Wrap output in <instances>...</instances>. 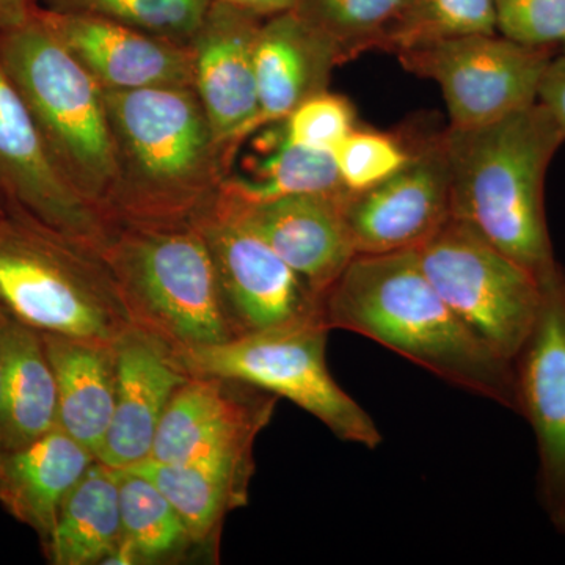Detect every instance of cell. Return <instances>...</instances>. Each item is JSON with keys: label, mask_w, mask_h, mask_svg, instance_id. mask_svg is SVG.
<instances>
[{"label": "cell", "mask_w": 565, "mask_h": 565, "mask_svg": "<svg viewBox=\"0 0 565 565\" xmlns=\"http://www.w3.org/2000/svg\"><path fill=\"white\" fill-rule=\"evenodd\" d=\"M327 329L384 345L446 384L516 412L514 366L449 308L415 250L356 255L321 302Z\"/></svg>", "instance_id": "cell-1"}, {"label": "cell", "mask_w": 565, "mask_h": 565, "mask_svg": "<svg viewBox=\"0 0 565 565\" xmlns=\"http://www.w3.org/2000/svg\"><path fill=\"white\" fill-rule=\"evenodd\" d=\"M117 180L106 217L118 226L196 223L232 173L192 87L104 90Z\"/></svg>", "instance_id": "cell-2"}, {"label": "cell", "mask_w": 565, "mask_h": 565, "mask_svg": "<svg viewBox=\"0 0 565 565\" xmlns=\"http://www.w3.org/2000/svg\"><path fill=\"white\" fill-rule=\"evenodd\" d=\"M451 217L467 222L542 282L557 266L545 214V178L565 132L535 103L492 125L441 132Z\"/></svg>", "instance_id": "cell-3"}, {"label": "cell", "mask_w": 565, "mask_h": 565, "mask_svg": "<svg viewBox=\"0 0 565 565\" xmlns=\"http://www.w3.org/2000/svg\"><path fill=\"white\" fill-rule=\"evenodd\" d=\"M0 310L40 333L104 344L132 326L99 252L13 203L0 214Z\"/></svg>", "instance_id": "cell-4"}, {"label": "cell", "mask_w": 565, "mask_h": 565, "mask_svg": "<svg viewBox=\"0 0 565 565\" xmlns=\"http://www.w3.org/2000/svg\"><path fill=\"white\" fill-rule=\"evenodd\" d=\"M0 61L28 103L58 169L106 217L117 162L102 85L40 10L22 28L0 32Z\"/></svg>", "instance_id": "cell-5"}, {"label": "cell", "mask_w": 565, "mask_h": 565, "mask_svg": "<svg viewBox=\"0 0 565 565\" xmlns=\"http://www.w3.org/2000/svg\"><path fill=\"white\" fill-rule=\"evenodd\" d=\"M99 255L132 326L177 353L233 340L210 247L195 223L118 226Z\"/></svg>", "instance_id": "cell-6"}, {"label": "cell", "mask_w": 565, "mask_h": 565, "mask_svg": "<svg viewBox=\"0 0 565 565\" xmlns=\"http://www.w3.org/2000/svg\"><path fill=\"white\" fill-rule=\"evenodd\" d=\"M329 333L322 316H311L180 352L178 359L191 375L233 379L285 397L315 416L341 441L377 449L384 437L373 416L330 373Z\"/></svg>", "instance_id": "cell-7"}, {"label": "cell", "mask_w": 565, "mask_h": 565, "mask_svg": "<svg viewBox=\"0 0 565 565\" xmlns=\"http://www.w3.org/2000/svg\"><path fill=\"white\" fill-rule=\"evenodd\" d=\"M415 252L426 277L465 326L514 362L541 311L544 282L455 217Z\"/></svg>", "instance_id": "cell-8"}, {"label": "cell", "mask_w": 565, "mask_h": 565, "mask_svg": "<svg viewBox=\"0 0 565 565\" xmlns=\"http://www.w3.org/2000/svg\"><path fill=\"white\" fill-rule=\"evenodd\" d=\"M401 65L444 93L449 128L492 125L533 106L555 51L470 35L397 52Z\"/></svg>", "instance_id": "cell-9"}, {"label": "cell", "mask_w": 565, "mask_h": 565, "mask_svg": "<svg viewBox=\"0 0 565 565\" xmlns=\"http://www.w3.org/2000/svg\"><path fill=\"white\" fill-rule=\"evenodd\" d=\"M195 225L210 247L234 338L321 316L322 297L262 237L214 207Z\"/></svg>", "instance_id": "cell-10"}, {"label": "cell", "mask_w": 565, "mask_h": 565, "mask_svg": "<svg viewBox=\"0 0 565 565\" xmlns=\"http://www.w3.org/2000/svg\"><path fill=\"white\" fill-rule=\"evenodd\" d=\"M0 192L52 228L102 252L114 226L52 159L28 103L0 61Z\"/></svg>", "instance_id": "cell-11"}, {"label": "cell", "mask_w": 565, "mask_h": 565, "mask_svg": "<svg viewBox=\"0 0 565 565\" xmlns=\"http://www.w3.org/2000/svg\"><path fill=\"white\" fill-rule=\"evenodd\" d=\"M343 210L356 255L415 250L426 243L451 217L441 134L418 145L388 180L345 193Z\"/></svg>", "instance_id": "cell-12"}, {"label": "cell", "mask_w": 565, "mask_h": 565, "mask_svg": "<svg viewBox=\"0 0 565 565\" xmlns=\"http://www.w3.org/2000/svg\"><path fill=\"white\" fill-rule=\"evenodd\" d=\"M263 18L222 0H212L206 17L189 41L192 88L230 169L253 136L258 115L256 40Z\"/></svg>", "instance_id": "cell-13"}, {"label": "cell", "mask_w": 565, "mask_h": 565, "mask_svg": "<svg viewBox=\"0 0 565 565\" xmlns=\"http://www.w3.org/2000/svg\"><path fill=\"white\" fill-rule=\"evenodd\" d=\"M516 414L537 445L539 494L550 519L565 505V274L544 282L541 311L514 362Z\"/></svg>", "instance_id": "cell-14"}, {"label": "cell", "mask_w": 565, "mask_h": 565, "mask_svg": "<svg viewBox=\"0 0 565 565\" xmlns=\"http://www.w3.org/2000/svg\"><path fill=\"white\" fill-rule=\"evenodd\" d=\"M277 401L274 394L233 379L191 375L167 405L148 459L172 463L253 456Z\"/></svg>", "instance_id": "cell-15"}, {"label": "cell", "mask_w": 565, "mask_h": 565, "mask_svg": "<svg viewBox=\"0 0 565 565\" xmlns=\"http://www.w3.org/2000/svg\"><path fill=\"white\" fill-rule=\"evenodd\" d=\"M341 193H302L244 203L218 193L214 210L250 230L323 296L355 258Z\"/></svg>", "instance_id": "cell-16"}, {"label": "cell", "mask_w": 565, "mask_h": 565, "mask_svg": "<svg viewBox=\"0 0 565 565\" xmlns=\"http://www.w3.org/2000/svg\"><path fill=\"white\" fill-rule=\"evenodd\" d=\"M114 351V416L96 460L122 470L150 457L163 412L191 374L169 344L136 326L117 338Z\"/></svg>", "instance_id": "cell-17"}, {"label": "cell", "mask_w": 565, "mask_h": 565, "mask_svg": "<svg viewBox=\"0 0 565 565\" xmlns=\"http://www.w3.org/2000/svg\"><path fill=\"white\" fill-rule=\"evenodd\" d=\"M41 18L104 90L192 87L189 44L87 14L40 9Z\"/></svg>", "instance_id": "cell-18"}, {"label": "cell", "mask_w": 565, "mask_h": 565, "mask_svg": "<svg viewBox=\"0 0 565 565\" xmlns=\"http://www.w3.org/2000/svg\"><path fill=\"white\" fill-rule=\"evenodd\" d=\"M343 57L329 36L294 10L266 18L256 40L258 115L253 136L280 122L311 96L329 90Z\"/></svg>", "instance_id": "cell-19"}, {"label": "cell", "mask_w": 565, "mask_h": 565, "mask_svg": "<svg viewBox=\"0 0 565 565\" xmlns=\"http://www.w3.org/2000/svg\"><path fill=\"white\" fill-rule=\"evenodd\" d=\"M87 446L61 426L0 459V504L18 522L51 541L58 514L71 490L95 462Z\"/></svg>", "instance_id": "cell-20"}, {"label": "cell", "mask_w": 565, "mask_h": 565, "mask_svg": "<svg viewBox=\"0 0 565 565\" xmlns=\"http://www.w3.org/2000/svg\"><path fill=\"white\" fill-rule=\"evenodd\" d=\"M57 426V382L43 337L3 313L0 323V452L25 448Z\"/></svg>", "instance_id": "cell-21"}, {"label": "cell", "mask_w": 565, "mask_h": 565, "mask_svg": "<svg viewBox=\"0 0 565 565\" xmlns=\"http://www.w3.org/2000/svg\"><path fill=\"white\" fill-rule=\"evenodd\" d=\"M128 470L150 479L166 494L196 546L217 548L226 515L248 504L255 462L253 456L203 457L172 463L147 459Z\"/></svg>", "instance_id": "cell-22"}, {"label": "cell", "mask_w": 565, "mask_h": 565, "mask_svg": "<svg viewBox=\"0 0 565 565\" xmlns=\"http://www.w3.org/2000/svg\"><path fill=\"white\" fill-rule=\"evenodd\" d=\"M54 370L58 426L98 456L115 407L114 344L41 333Z\"/></svg>", "instance_id": "cell-23"}, {"label": "cell", "mask_w": 565, "mask_h": 565, "mask_svg": "<svg viewBox=\"0 0 565 565\" xmlns=\"http://www.w3.org/2000/svg\"><path fill=\"white\" fill-rule=\"evenodd\" d=\"M121 542L118 470L95 460L66 497L44 552L54 565L106 564Z\"/></svg>", "instance_id": "cell-24"}, {"label": "cell", "mask_w": 565, "mask_h": 565, "mask_svg": "<svg viewBox=\"0 0 565 565\" xmlns=\"http://www.w3.org/2000/svg\"><path fill=\"white\" fill-rule=\"evenodd\" d=\"M258 131V152L245 159L243 172L233 170L221 193L244 203H262L302 193L345 192L332 152L294 145L280 122Z\"/></svg>", "instance_id": "cell-25"}, {"label": "cell", "mask_w": 565, "mask_h": 565, "mask_svg": "<svg viewBox=\"0 0 565 565\" xmlns=\"http://www.w3.org/2000/svg\"><path fill=\"white\" fill-rule=\"evenodd\" d=\"M122 541L137 564L163 563L196 546L173 504L150 479L118 470Z\"/></svg>", "instance_id": "cell-26"}, {"label": "cell", "mask_w": 565, "mask_h": 565, "mask_svg": "<svg viewBox=\"0 0 565 565\" xmlns=\"http://www.w3.org/2000/svg\"><path fill=\"white\" fill-rule=\"evenodd\" d=\"M408 0H299V17L337 44L343 62L366 51H386Z\"/></svg>", "instance_id": "cell-27"}, {"label": "cell", "mask_w": 565, "mask_h": 565, "mask_svg": "<svg viewBox=\"0 0 565 565\" xmlns=\"http://www.w3.org/2000/svg\"><path fill=\"white\" fill-rule=\"evenodd\" d=\"M211 3L212 0H41L46 10L103 18L181 44L193 39Z\"/></svg>", "instance_id": "cell-28"}, {"label": "cell", "mask_w": 565, "mask_h": 565, "mask_svg": "<svg viewBox=\"0 0 565 565\" xmlns=\"http://www.w3.org/2000/svg\"><path fill=\"white\" fill-rule=\"evenodd\" d=\"M497 33L494 0H408L386 52Z\"/></svg>", "instance_id": "cell-29"}, {"label": "cell", "mask_w": 565, "mask_h": 565, "mask_svg": "<svg viewBox=\"0 0 565 565\" xmlns=\"http://www.w3.org/2000/svg\"><path fill=\"white\" fill-rule=\"evenodd\" d=\"M415 148L394 134L355 128L332 154L345 191L356 193L399 172L411 161Z\"/></svg>", "instance_id": "cell-30"}, {"label": "cell", "mask_w": 565, "mask_h": 565, "mask_svg": "<svg viewBox=\"0 0 565 565\" xmlns=\"http://www.w3.org/2000/svg\"><path fill=\"white\" fill-rule=\"evenodd\" d=\"M280 125L291 143L333 152L356 128V111L345 96L323 90L300 104Z\"/></svg>", "instance_id": "cell-31"}, {"label": "cell", "mask_w": 565, "mask_h": 565, "mask_svg": "<svg viewBox=\"0 0 565 565\" xmlns=\"http://www.w3.org/2000/svg\"><path fill=\"white\" fill-rule=\"evenodd\" d=\"M497 33L523 46L555 51L565 40V0H494Z\"/></svg>", "instance_id": "cell-32"}, {"label": "cell", "mask_w": 565, "mask_h": 565, "mask_svg": "<svg viewBox=\"0 0 565 565\" xmlns=\"http://www.w3.org/2000/svg\"><path fill=\"white\" fill-rule=\"evenodd\" d=\"M537 102L548 109L565 132V54L555 55L550 62Z\"/></svg>", "instance_id": "cell-33"}, {"label": "cell", "mask_w": 565, "mask_h": 565, "mask_svg": "<svg viewBox=\"0 0 565 565\" xmlns=\"http://www.w3.org/2000/svg\"><path fill=\"white\" fill-rule=\"evenodd\" d=\"M41 0H0V32L13 31L31 22Z\"/></svg>", "instance_id": "cell-34"}, {"label": "cell", "mask_w": 565, "mask_h": 565, "mask_svg": "<svg viewBox=\"0 0 565 565\" xmlns=\"http://www.w3.org/2000/svg\"><path fill=\"white\" fill-rule=\"evenodd\" d=\"M222 2L230 3V6L237 7V9L248 11V13L266 20V18L282 13V11L294 10L299 0H222Z\"/></svg>", "instance_id": "cell-35"}, {"label": "cell", "mask_w": 565, "mask_h": 565, "mask_svg": "<svg viewBox=\"0 0 565 565\" xmlns=\"http://www.w3.org/2000/svg\"><path fill=\"white\" fill-rule=\"evenodd\" d=\"M552 522L555 523L557 530L563 531L565 534V505L563 509H561L559 514H557L555 519L552 520Z\"/></svg>", "instance_id": "cell-36"}, {"label": "cell", "mask_w": 565, "mask_h": 565, "mask_svg": "<svg viewBox=\"0 0 565 565\" xmlns=\"http://www.w3.org/2000/svg\"><path fill=\"white\" fill-rule=\"evenodd\" d=\"M7 199L2 195V192H0V214H2L3 211H6L7 207Z\"/></svg>", "instance_id": "cell-37"}, {"label": "cell", "mask_w": 565, "mask_h": 565, "mask_svg": "<svg viewBox=\"0 0 565 565\" xmlns=\"http://www.w3.org/2000/svg\"><path fill=\"white\" fill-rule=\"evenodd\" d=\"M2 319H3V311L0 310V323H2ZM0 459H2V452H0Z\"/></svg>", "instance_id": "cell-38"}, {"label": "cell", "mask_w": 565, "mask_h": 565, "mask_svg": "<svg viewBox=\"0 0 565 565\" xmlns=\"http://www.w3.org/2000/svg\"><path fill=\"white\" fill-rule=\"evenodd\" d=\"M561 47H563V54H565V40H564L563 46H561Z\"/></svg>", "instance_id": "cell-39"}]
</instances>
